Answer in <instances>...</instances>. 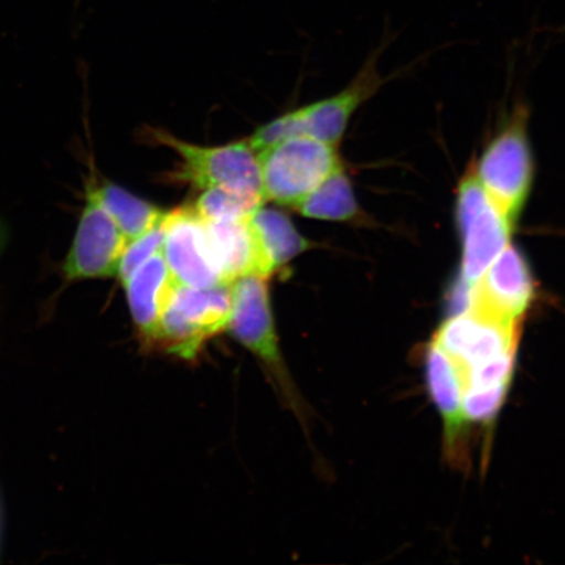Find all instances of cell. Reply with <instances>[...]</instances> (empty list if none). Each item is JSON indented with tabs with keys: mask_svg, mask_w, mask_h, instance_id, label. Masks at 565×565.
<instances>
[{
	"mask_svg": "<svg viewBox=\"0 0 565 565\" xmlns=\"http://www.w3.org/2000/svg\"><path fill=\"white\" fill-rule=\"evenodd\" d=\"M472 169L493 206L515 227L532 194L535 177L525 108L515 110Z\"/></svg>",
	"mask_w": 565,
	"mask_h": 565,
	"instance_id": "cell-1",
	"label": "cell"
},
{
	"mask_svg": "<svg viewBox=\"0 0 565 565\" xmlns=\"http://www.w3.org/2000/svg\"><path fill=\"white\" fill-rule=\"evenodd\" d=\"M227 330L263 362L282 398L300 414V398L279 348L268 278L249 275L232 282V310Z\"/></svg>",
	"mask_w": 565,
	"mask_h": 565,
	"instance_id": "cell-2",
	"label": "cell"
},
{
	"mask_svg": "<svg viewBox=\"0 0 565 565\" xmlns=\"http://www.w3.org/2000/svg\"><path fill=\"white\" fill-rule=\"evenodd\" d=\"M258 161L265 201L292 209L344 168L338 147L308 136L289 138L259 152Z\"/></svg>",
	"mask_w": 565,
	"mask_h": 565,
	"instance_id": "cell-3",
	"label": "cell"
},
{
	"mask_svg": "<svg viewBox=\"0 0 565 565\" xmlns=\"http://www.w3.org/2000/svg\"><path fill=\"white\" fill-rule=\"evenodd\" d=\"M455 217L461 242L457 280L472 288L493 260L512 244L515 227L493 206L472 168L459 182Z\"/></svg>",
	"mask_w": 565,
	"mask_h": 565,
	"instance_id": "cell-4",
	"label": "cell"
},
{
	"mask_svg": "<svg viewBox=\"0 0 565 565\" xmlns=\"http://www.w3.org/2000/svg\"><path fill=\"white\" fill-rule=\"evenodd\" d=\"M232 285L196 288L180 285L161 317L154 348L193 359L210 338L227 330Z\"/></svg>",
	"mask_w": 565,
	"mask_h": 565,
	"instance_id": "cell-5",
	"label": "cell"
},
{
	"mask_svg": "<svg viewBox=\"0 0 565 565\" xmlns=\"http://www.w3.org/2000/svg\"><path fill=\"white\" fill-rule=\"evenodd\" d=\"M151 138L169 147L181 161L173 179L196 189L236 188L263 193L258 153L249 141L204 147L177 139L171 132L152 129ZM264 194V193H263Z\"/></svg>",
	"mask_w": 565,
	"mask_h": 565,
	"instance_id": "cell-6",
	"label": "cell"
},
{
	"mask_svg": "<svg viewBox=\"0 0 565 565\" xmlns=\"http://www.w3.org/2000/svg\"><path fill=\"white\" fill-rule=\"evenodd\" d=\"M127 238L98 198L95 175L86 182L84 206L61 273L66 282L117 278Z\"/></svg>",
	"mask_w": 565,
	"mask_h": 565,
	"instance_id": "cell-7",
	"label": "cell"
},
{
	"mask_svg": "<svg viewBox=\"0 0 565 565\" xmlns=\"http://www.w3.org/2000/svg\"><path fill=\"white\" fill-rule=\"evenodd\" d=\"M535 298V281L527 259L511 244L472 287L468 312L486 320L520 324Z\"/></svg>",
	"mask_w": 565,
	"mask_h": 565,
	"instance_id": "cell-8",
	"label": "cell"
},
{
	"mask_svg": "<svg viewBox=\"0 0 565 565\" xmlns=\"http://www.w3.org/2000/svg\"><path fill=\"white\" fill-rule=\"evenodd\" d=\"M161 253L180 285L206 288L227 285L212 258L206 225L193 207L167 212Z\"/></svg>",
	"mask_w": 565,
	"mask_h": 565,
	"instance_id": "cell-9",
	"label": "cell"
},
{
	"mask_svg": "<svg viewBox=\"0 0 565 565\" xmlns=\"http://www.w3.org/2000/svg\"><path fill=\"white\" fill-rule=\"evenodd\" d=\"M519 324L486 320L470 312L449 317L434 342L454 360L459 373L518 350ZM462 377V376H461Z\"/></svg>",
	"mask_w": 565,
	"mask_h": 565,
	"instance_id": "cell-10",
	"label": "cell"
},
{
	"mask_svg": "<svg viewBox=\"0 0 565 565\" xmlns=\"http://www.w3.org/2000/svg\"><path fill=\"white\" fill-rule=\"evenodd\" d=\"M383 84L376 62L366 63L348 87L339 94L298 109L301 136L312 137L338 147L351 118Z\"/></svg>",
	"mask_w": 565,
	"mask_h": 565,
	"instance_id": "cell-11",
	"label": "cell"
},
{
	"mask_svg": "<svg viewBox=\"0 0 565 565\" xmlns=\"http://www.w3.org/2000/svg\"><path fill=\"white\" fill-rule=\"evenodd\" d=\"M122 286L141 343L154 348L161 317L179 281L159 252L140 265Z\"/></svg>",
	"mask_w": 565,
	"mask_h": 565,
	"instance_id": "cell-12",
	"label": "cell"
},
{
	"mask_svg": "<svg viewBox=\"0 0 565 565\" xmlns=\"http://www.w3.org/2000/svg\"><path fill=\"white\" fill-rule=\"evenodd\" d=\"M204 225L212 258L224 282L232 285L233 281L249 275L271 277V268L268 266L250 217L239 221H204Z\"/></svg>",
	"mask_w": 565,
	"mask_h": 565,
	"instance_id": "cell-13",
	"label": "cell"
},
{
	"mask_svg": "<svg viewBox=\"0 0 565 565\" xmlns=\"http://www.w3.org/2000/svg\"><path fill=\"white\" fill-rule=\"evenodd\" d=\"M426 377L430 398L443 416L450 456H459L468 428L462 408L463 381L454 360L434 341L426 352Z\"/></svg>",
	"mask_w": 565,
	"mask_h": 565,
	"instance_id": "cell-14",
	"label": "cell"
},
{
	"mask_svg": "<svg viewBox=\"0 0 565 565\" xmlns=\"http://www.w3.org/2000/svg\"><path fill=\"white\" fill-rule=\"evenodd\" d=\"M303 217L316 221L365 224L366 215L344 168L329 175L312 193L294 207Z\"/></svg>",
	"mask_w": 565,
	"mask_h": 565,
	"instance_id": "cell-15",
	"label": "cell"
},
{
	"mask_svg": "<svg viewBox=\"0 0 565 565\" xmlns=\"http://www.w3.org/2000/svg\"><path fill=\"white\" fill-rule=\"evenodd\" d=\"M250 223L273 274L316 246L280 210L260 206L250 216Z\"/></svg>",
	"mask_w": 565,
	"mask_h": 565,
	"instance_id": "cell-16",
	"label": "cell"
},
{
	"mask_svg": "<svg viewBox=\"0 0 565 565\" xmlns=\"http://www.w3.org/2000/svg\"><path fill=\"white\" fill-rule=\"evenodd\" d=\"M95 183L98 198H100L105 210L109 212L127 242L157 227L167 214L153 203L134 195L129 190L115 182L106 179L97 180L95 175Z\"/></svg>",
	"mask_w": 565,
	"mask_h": 565,
	"instance_id": "cell-17",
	"label": "cell"
},
{
	"mask_svg": "<svg viewBox=\"0 0 565 565\" xmlns=\"http://www.w3.org/2000/svg\"><path fill=\"white\" fill-rule=\"evenodd\" d=\"M263 193L236 188H212L203 190L194 204V210L203 221H239L250 217L264 206Z\"/></svg>",
	"mask_w": 565,
	"mask_h": 565,
	"instance_id": "cell-18",
	"label": "cell"
},
{
	"mask_svg": "<svg viewBox=\"0 0 565 565\" xmlns=\"http://www.w3.org/2000/svg\"><path fill=\"white\" fill-rule=\"evenodd\" d=\"M510 386L466 388L462 397L465 418L475 423H491L503 406Z\"/></svg>",
	"mask_w": 565,
	"mask_h": 565,
	"instance_id": "cell-19",
	"label": "cell"
},
{
	"mask_svg": "<svg viewBox=\"0 0 565 565\" xmlns=\"http://www.w3.org/2000/svg\"><path fill=\"white\" fill-rule=\"evenodd\" d=\"M162 239H164V227H162L161 222L157 227L146 232L145 235L127 243L118 267V280L124 282L140 265L161 252Z\"/></svg>",
	"mask_w": 565,
	"mask_h": 565,
	"instance_id": "cell-20",
	"label": "cell"
},
{
	"mask_svg": "<svg viewBox=\"0 0 565 565\" xmlns=\"http://www.w3.org/2000/svg\"><path fill=\"white\" fill-rule=\"evenodd\" d=\"M0 543H2V511H0Z\"/></svg>",
	"mask_w": 565,
	"mask_h": 565,
	"instance_id": "cell-21",
	"label": "cell"
}]
</instances>
